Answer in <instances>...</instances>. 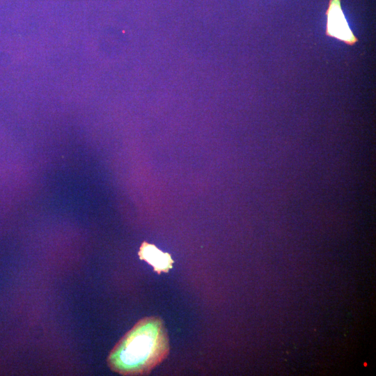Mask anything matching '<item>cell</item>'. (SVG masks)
Here are the masks:
<instances>
[{
    "instance_id": "obj_3",
    "label": "cell",
    "mask_w": 376,
    "mask_h": 376,
    "mask_svg": "<svg viewBox=\"0 0 376 376\" xmlns=\"http://www.w3.org/2000/svg\"><path fill=\"white\" fill-rule=\"evenodd\" d=\"M139 258L146 261L153 267V270L160 274L168 273L172 269L173 260L168 253H164L154 244L144 242L138 253Z\"/></svg>"
},
{
    "instance_id": "obj_1",
    "label": "cell",
    "mask_w": 376,
    "mask_h": 376,
    "mask_svg": "<svg viewBox=\"0 0 376 376\" xmlns=\"http://www.w3.org/2000/svg\"><path fill=\"white\" fill-rule=\"evenodd\" d=\"M170 350L169 336L159 317L139 320L116 344L107 363L122 375H146L161 363Z\"/></svg>"
},
{
    "instance_id": "obj_2",
    "label": "cell",
    "mask_w": 376,
    "mask_h": 376,
    "mask_svg": "<svg viewBox=\"0 0 376 376\" xmlns=\"http://www.w3.org/2000/svg\"><path fill=\"white\" fill-rule=\"evenodd\" d=\"M327 17L326 35L353 45L358 41L349 27L342 11L340 0H330L329 8L326 13Z\"/></svg>"
}]
</instances>
